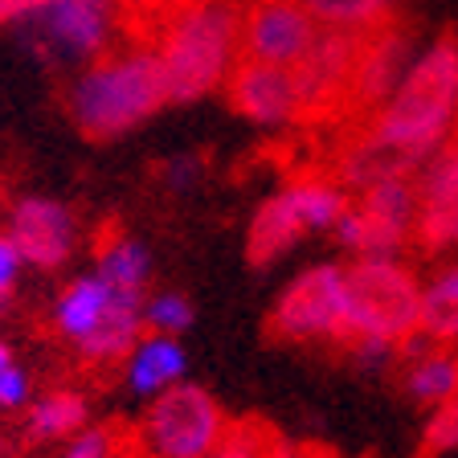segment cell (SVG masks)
Here are the masks:
<instances>
[{"mask_svg": "<svg viewBox=\"0 0 458 458\" xmlns=\"http://www.w3.org/2000/svg\"><path fill=\"white\" fill-rule=\"evenodd\" d=\"M229 418L209 389L189 381L168 385L148 401L143 418L131 426L135 458H209L225 434Z\"/></svg>", "mask_w": 458, "mask_h": 458, "instance_id": "5b68a950", "label": "cell"}, {"mask_svg": "<svg viewBox=\"0 0 458 458\" xmlns=\"http://www.w3.org/2000/svg\"><path fill=\"white\" fill-rule=\"evenodd\" d=\"M450 140H454V143H458V114H454V131H450Z\"/></svg>", "mask_w": 458, "mask_h": 458, "instance_id": "836d02e7", "label": "cell"}, {"mask_svg": "<svg viewBox=\"0 0 458 458\" xmlns=\"http://www.w3.org/2000/svg\"><path fill=\"white\" fill-rule=\"evenodd\" d=\"M29 393H33V385H29V372L17 369V364H9V369L0 372V410H25L29 405Z\"/></svg>", "mask_w": 458, "mask_h": 458, "instance_id": "83f0119b", "label": "cell"}, {"mask_svg": "<svg viewBox=\"0 0 458 458\" xmlns=\"http://www.w3.org/2000/svg\"><path fill=\"white\" fill-rule=\"evenodd\" d=\"M184 369H189V356H184L176 335H148V340L135 344L123 360L127 389L135 397H156L168 385L184 381Z\"/></svg>", "mask_w": 458, "mask_h": 458, "instance_id": "d6986e66", "label": "cell"}, {"mask_svg": "<svg viewBox=\"0 0 458 458\" xmlns=\"http://www.w3.org/2000/svg\"><path fill=\"white\" fill-rule=\"evenodd\" d=\"M0 454H4V438H0Z\"/></svg>", "mask_w": 458, "mask_h": 458, "instance_id": "e575fe53", "label": "cell"}, {"mask_svg": "<svg viewBox=\"0 0 458 458\" xmlns=\"http://www.w3.org/2000/svg\"><path fill=\"white\" fill-rule=\"evenodd\" d=\"M418 335L438 348H458V258H446L421 283Z\"/></svg>", "mask_w": 458, "mask_h": 458, "instance_id": "ffe728a7", "label": "cell"}, {"mask_svg": "<svg viewBox=\"0 0 458 458\" xmlns=\"http://www.w3.org/2000/svg\"><path fill=\"white\" fill-rule=\"evenodd\" d=\"M267 340L275 344H340L344 332V267L315 262L283 286L267 311Z\"/></svg>", "mask_w": 458, "mask_h": 458, "instance_id": "9c48e42d", "label": "cell"}, {"mask_svg": "<svg viewBox=\"0 0 458 458\" xmlns=\"http://www.w3.org/2000/svg\"><path fill=\"white\" fill-rule=\"evenodd\" d=\"M413 221H418V181L389 176L352 192L332 233L344 250H352V258H401V250L413 242Z\"/></svg>", "mask_w": 458, "mask_h": 458, "instance_id": "ba28073f", "label": "cell"}, {"mask_svg": "<svg viewBox=\"0 0 458 458\" xmlns=\"http://www.w3.org/2000/svg\"><path fill=\"white\" fill-rule=\"evenodd\" d=\"M192 319H197L192 299L181 291H156L143 299V327L152 335H181L192 327Z\"/></svg>", "mask_w": 458, "mask_h": 458, "instance_id": "cb8c5ba5", "label": "cell"}, {"mask_svg": "<svg viewBox=\"0 0 458 458\" xmlns=\"http://www.w3.org/2000/svg\"><path fill=\"white\" fill-rule=\"evenodd\" d=\"M225 98L229 106L258 127H291L299 123V103H295V82L286 66H267V62H250L238 57L225 78Z\"/></svg>", "mask_w": 458, "mask_h": 458, "instance_id": "5bb4252c", "label": "cell"}, {"mask_svg": "<svg viewBox=\"0 0 458 458\" xmlns=\"http://www.w3.org/2000/svg\"><path fill=\"white\" fill-rule=\"evenodd\" d=\"M17 25H25V38L33 41L41 62L86 66L111 54V41L123 25V9L119 0H41Z\"/></svg>", "mask_w": 458, "mask_h": 458, "instance_id": "8992f818", "label": "cell"}, {"mask_svg": "<svg viewBox=\"0 0 458 458\" xmlns=\"http://www.w3.org/2000/svg\"><path fill=\"white\" fill-rule=\"evenodd\" d=\"M197 176H200V160H197V156H176V160L168 164V181L176 184V189H189Z\"/></svg>", "mask_w": 458, "mask_h": 458, "instance_id": "4dcf8cb0", "label": "cell"}, {"mask_svg": "<svg viewBox=\"0 0 458 458\" xmlns=\"http://www.w3.org/2000/svg\"><path fill=\"white\" fill-rule=\"evenodd\" d=\"M9 364H17V360H13V348H9L4 340H0V372L9 369Z\"/></svg>", "mask_w": 458, "mask_h": 458, "instance_id": "d6a6232c", "label": "cell"}, {"mask_svg": "<svg viewBox=\"0 0 458 458\" xmlns=\"http://www.w3.org/2000/svg\"><path fill=\"white\" fill-rule=\"evenodd\" d=\"M90 401L78 389H54L25 405V438L29 442H66L86 426Z\"/></svg>", "mask_w": 458, "mask_h": 458, "instance_id": "44dd1931", "label": "cell"}, {"mask_svg": "<svg viewBox=\"0 0 458 458\" xmlns=\"http://www.w3.org/2000/svg\"><path fill=\"white\" fill-rule=\"evenodd\" d=\"M413 25L401 17L377 21V25L360 29V49H356V70H352V95H348V123H360L364 114L389 98V90L401 82L405 66L413 62ZM344 123V127H348Z\"/></svg>", "mask_w": 458, "mask_h": 458, "instance_id": "30bf717a", "label": "cell"}, {"mask_svg": "<svg viewBox=\"0 0 458 458\" xmlns=\"http://www.w3.org/2000/svg\"><path fill=\"white\" fill-rule=\"evenodd\" d=\"M454 450H458V397H450L429 410L418 438V458H446Z\"/></svg>", "mask_w": 458, "mask_h": 458, "instance_id": "484cf974", "label": "cell"}, {"mask_svg": "<svg viewBox=\"0 0 458 458\" xmlns=\"http://www.w3.org/2000/svg\"><path fill=\"white\" fill-rule=\"evenodd\" d=\"M413 246L421 254H458V143H442L418 168Z\"/></svg>", "mask_w": 458, "mask_h": 458, "instance_id": "7c38bea8", "label": "cell"}, {"mask_svg": "<svg viewBox=\"0 0 458 458\" xmlns=\"http://www.w3.org/2000/svg\"><path fill=\"white\" fill-rule=\"evenodd\" d=\"M458 114V33H438L413 62L381 106L356 127L377 148L393 152L410 168H421L442 143H450Z\"/></svg>", "mask_w": 458, "mask_h": 458, "instance_id": "6da1fadb", "label": "cell"}, {"mask_svg": "<svg viewBox=\"0 0 458 458\" xmlns=\"http://www.w3.org/2000/svg\"><path fill=\"white\" fill-rule=\"evenodd\" d=\"M123 295V291H114V286H106L103 278L90 270V275H78L70 278L66 286H62V295H57L54 303V327L62 340L70 344H82L86 335L95 332V324L106 315V307L114 303V299ZM140 299V295H131Z\"/></svg>", "mask_w": 458, "mask_h": 458, "instance_id": "ac0fdd59", "label": "cell"}, {"mask_svg": "<svg viewBox=\"0 0 458 458\" xmlns=\"http://www.w3.org/2000/svg\"><path fill=\"white\" fill-rule=\"evenodd\" d=\"M315 21L307 0H250L242 9L238 25V49L250 62H267V66H295L303 49L311 46Z\"/></svg>", "mask_w": 458, "mask_h": 458, "instance_id": "8fae6325", "label": "cell"}, {"mask_svg": "<svg viewBox=\"0 0 458 458\" xmlns=\"http://www.w3.org/2000/svg\"><path fill=\"white\" fill-rule=\"evenodd\" d=\"M184 4V0H119V9H123V25H135L143 33H156V25L164 21V13Z\"/></svg>", "mask_w": 458, "mask_h": 458, "instance_id": "4316f807", "label": "cell"}, {"mask_svg": "<svg viewBox=\"0 0 458 458\" xmlns=\"http://www.w3.org/2000/svg\"><path fill=\"white\" fill-rule=\"evenodd\" d=\"M21 262L38 270L66 267L78 250V217L54 197H21L9 209V229Z\"/></svg>", "mask_w": 458, "mask_h": 458, "instance_id": "4fadbf2b", "label": "cell"}, {"mask_svg": "<svg viewBox=\"0 0 458 458\" xmlns=\"http://www.w3.org/2000/svg\"><path fill=\"white\" fill-rule=\"evenodd\" d=\"M319 25H348V29H369L377 21L397 17L405 0H307Z\"/></svg>", "mask_w": 458, "mask_h": 458, "instance_id": "603a6c76", "label": "cell"}, {"mask_svg": "<svg viewBox=\"0 0 458 458\" xmlns=\"http://www.w3.org/2000/svg\"><path fill=\"white\" fill-rule=\"evenodd\" d=\"M242 9L233 0H184L152 33L168 103H197L225 86L238 49Z\"/></svg>", "mask_w": 458, "mask_h": 458, "instance_id": "7a4b0ae2", "label": "cell"}, {"mask_svg": "<svg viewBox=\"0 0 458 458\" xmlns=\"http://www.w3.org/2000/svg\"><path fill=\"white\" fill-rule=\"evenodd\" d=\"M21 254L17 246H13L9 233H0V307L13 299V291H17V278H21Z\"/></svg>", "mask_w": 458, "mask_h": 458, "instance_id": "f1b7e54d", "label": "cell"}, {"mask_svg": "<svg viewBox=\"0 0 458 458\" xmlns=\"http://www.w3.org/2000/svg\"><path fill=\"white\" fill-rule=\"evenodd\" d=\"M164 103L168 95H164L160 57L148 41L86 62L66 86L70 123L95 143L123 140L127 131L148 123Z\"/></svg>", "mask_w": 458, "mask_h": 458, "instance_id": "3957f363", "label": "cell"}, {"mask_svg": "<svg viewBox=\"0 0 458 458\" xmlns=\"http://www.w3.org/2000/svg\"><path fill=\"white\" fill-rule=\"evenodd\" d=\"M356 49H360V29L348 25H319L311 46L303 49L291 70L299 103V123L307 127H335L348 123V95H352Z\"/></svg>", "mask_w": 458, "mask_h": 458, "instance_id": "52a82bcc", "label": "cell"}, {"mask_svg": "<svg viewBox=\"0 0 458 458\" xmlns=\"http://www.w3.org/2000/svg\"><path fill=\"white\" fill-rule=\"evenodd\" d=\"M29 4H33V0H29Z\"/></svg>", "mask_w": 458, "mask_h": 458, "instance_id": "d590c367", "label": "cell"}, {"mask_svg": "<svg viewBox=\"0 0 458 458\" xmlns=\"http://www.w3.org/2000/svg\"><path fill=\"white\" fill-rule=\"evenodd\" d=\"M303 238H307V225H303L295 200H291V192H286V184H283V189L270 192V197L254 209V217H250V229H246L250 267H275L278 258H286Z\"/></svg>", "mask_w": 458, "mask_h": 458, "instance_id": "2e32d148", "label": "cell"}, {"mask_svg": "<svg viewBox=\"0 0 458 458\" xmlns=\"http://www.w3.org/2000/svg\"><path fill=\"white\" fill-rule=\"evenodd\" d=\"M29 9H33L29 0H0V29H4V25H17V21L25 17Z\"/></svg>", "mask_w": 458, "mask_h": 458, "instance_id": "1f68e13d", "label": "cell"}, {"mask_svg": "<svg viewBox=\"0 0 458 458\" xmlns=\"http://www.w3.org/2000/svg\"><path fill=\"white\" fill-rule=\"evenodd\" d=\"M95 275L106 286L123 291V295H148V283H152V254L140 238L123 233V229H98L95 238Z\"/></svg>", "mask_w": 458, "mask_h": 458, "instance_id": "e0dca14e", "label": "cell"}, {"mask_svg": "<svg viewBox=\"0 0 458 458\" xmlns=\"http://www.w3.org/2000/svg\"><path fill=\"white\" fill-rule=\"evenodd\" d=\"M421 278L401 258H352L344 267V332L352 340H377L401 348L418 335Z\"/></svg>", "mask_w": 458, "mask_h": 458, "instance_id": "277c9868", "label": "cell"}, {"mask_svg": "<svg viewBox=\"0 0 458 458\" xmlns=\"http://www.w3.org/2000/svg\"><path fill=\"white\" fill-rule=\"evenodd\" d=\"M127 454H131V429L123 426H82L62 446V458H127Z\"/></svg>", "mask_w": 458, "mask_h": 458, "instance_id": "d4e9b609", "label": "cell"}, {"mask_svg": "<svg viewBox=\"0 0 458 458\" xmlns=\"http://www.w3.org/2000/svg\"><path fill=\"white\" fill-rule=\"evenodd\" d=\"M270 458H335V454L324 446H307V442H286L283 434H278L275 446H270Z\"/></svg>", "mask_w": 458, "mask_h": 458, "instance_id": "f546056e", "label": "cell"}, {"mask_svg": "<svg viewBox=\"0 0 458 458\" xmlns=\"http://www.w3.org/2000/svg\"><path fill=\"white\" fill-rule=\"evenodd\" d=\"M397 360L405 364L401 369V393L413 401V405H442V401L458 397V348H438V344L413 340L401 344Z\"/></svg>", "mask_w": 458, "mask_h": 458, "instance_id": "9a60e30c", "label": "cell"}, {"mask_svg": "<svg viewBox=\"0 0 458 458\" xmlns=\"http://www.w3.org/2000/svg\"><path fill=\"white\" fill-rule=\"evenodd\" d=\"M291 200H295L299 217H303L307 233H319V229H335V221L344 217L352 192L344 189L335 176H319V172H307V176H295L286 184Z\"/></svg>", "mask_w": 458, "mask_h": 458, "instance_id": "7402d4cb", "label": "cell"}]
</instances>
